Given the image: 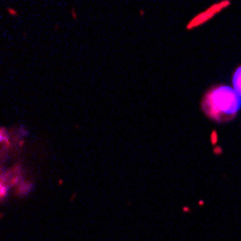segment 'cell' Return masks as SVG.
I'll return each instance as SVG.
<instances>
[{"instance_id":"6da1fadb","label":"cell","mask_w":241,"mask_h":241,"mask_svg":"<svg viewBox=\"0 0 241 241\" xmlns=\"http://www.w3.org/2000/svg\"><path fill=\"white\" fill-rule=\"evenodd\" d=\"M202 110L214 121H231L241 110V98L232 87L215 85L204 95Z\"/></svg>"},{"instance_id":"7a4b0ae2","label":"cell","mask_w":241,"mask_h":241,"mask_svg":"<svg viewBox=\"0 0 241 241\" xmlns=\"http://www.w3.org/2000/svg\"><path fill=\"white\" fill-rule=\"evenodd\" d=\"M232 88L237 91V94L241 98V65L235 69V72L232 75Z\"/></svg>"}]
</instances>
